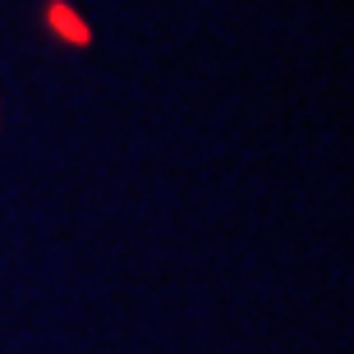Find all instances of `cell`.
I'll use <instances>...</instances> for the list:
<instances>
[{
  "mask_svg": "<svg viewBox=\"0 0 354 354\" xmlns=\"http://www.w3.org/2000/svg\"><path fill=\"white\" fill-rule=\"evenodd\" d=\"M46 19H51V28H55V32H60V37L69 41V46H88V41H92L88 24H83V19H79L74 10H69V5H60V0H55L51 10H46Z\"/></svg>",
  "mask_w": 354,
  "mask_h": 354,
  "instance_id": "1",
  "label": "cell"
}]
</instances>
